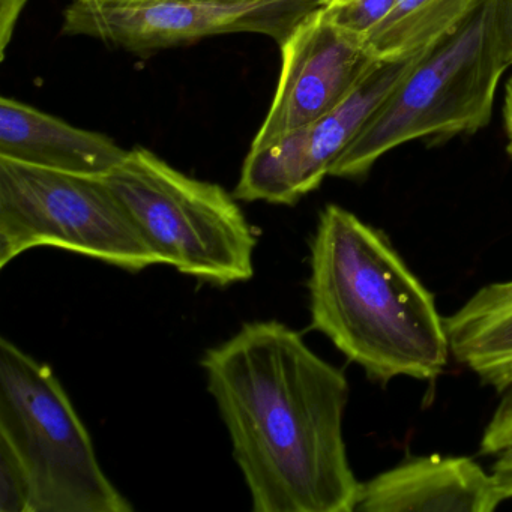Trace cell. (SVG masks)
<instances>
[{
	"mask_svg": "<svg viewBox=\"0 0 512 512\" xmlns=\"http://www.w3.org/2000/svg\"><path fill=\"white\" fill-rule=\"evenodd\" d=\"M323 0H151L134 5L85 4L65 10L62 35L88 37L139 55L226 34H260L278 44Z\"/></svg>",
	"mask_w": 512,
	"mask_h": 512,
	"instance_id": "52a82bcc",
	"label": "cell"
},
{
	"mask_svg": "<svg viewBox=\"0 0 512 512\" xmlns=\"http://www.w3.org/2000/svg\"><path fill=\"white\" fill-rule=\"evenodd\" d=\"M128 152L104 134L74 127L14 98L0 100V158L106 178Z\"/></svg>",
	"mask_w": 512,
	"mask_h": 512,
	"instance_id": "8fae6325",
	"label": "cell"
},
{
	"mask_svg": "<svg viewBox=\"0 0 512 512\" xmlns=\"http://www.w3.org/2000/svg\"><path fill=\"white\" fill-rule=\"evenodd\" d=\"M77 2L98 5H134L143 4V2H151V0H77Z\"/></svg>",
	"mask_w": 512,
	"mask_h": 512,
	"instance_id": "44dd1931",
	"label": "cell"
},
{
	"mask_svg": "<svg viewBox=\"0 0 512 512\" xmlns=\"http://www.w3.org/2000/svg\"><path fill=\"white\" fill-rule=\"evenodd\" d=\"M503 127L506 134V152L512 158V76L509 77L505 88V101H503Z\"/></svg>",
	"mask_w": 512,
	"mask_h": 512,
	"instance_id": "ffe728a7",
	"label": "cell"
},
{
	"mask_svg": "<svg viewBox=\"0 0 512 512\" xmlns=\"http://www.w3.org/2000/svg\"><path fill=\"white\" fill-rule=\"evenodd\" d=\"M494 484H496L497 491L503 499H511L512 497V446L506 448L505 451L497 454L496 463H494L493 470Z\"/></svg>",
	"mask_w": 512,
	"mask_h": 512,
	"instance_id": "d6986e66",
	"label": "cell"
},
{
	"mask_svg": "<svg viewBox=\"0 0 512 512\" xmlns=\"http://www.w3.org/2000/svg\"><path fill=\"white\" fill-rule=\"evenodd\" d=\"M209 2H218V4H248L254 0H209Z\"/></svg>",
	"mask_w": 512,
	"mask_h": 512,
	"instance_id": "7402d4cb",
	"label": "cell"
},
{
	"mask_svg": "<svg viewBox=\"0 0 512 512\" xmlns=\"http://www.w3.org/2000/svg\"><path fill=\"white\" fill-rule=\"evenodd\" d=\"M422 53L380 61L340 106L274 142L250 148L233 196L244 202L295 205L317 190Z\"/></svg>",
	"mask_w": 512,
	"mask_h": 512,
	"instance_id": "ba28073f",
	"label": "cell"
},
{
	"mask_svg": "<svg viewBox=\"0 0 512 512\" xmlns=\"http://www.w3.org/2000/svg\"><path fill=\"white\" fill-rule=\"evenodd\" d=\"M200 365L254 512H355L343 371L277 320L245 323Z\"/></svg>",
	"mask_w": 512,
	"mask_h": 512,
	"instance_id": "6da1fadb",
	"label": "cell"
},
{
	"mask_svg": "<svg viewBox=\"0 0 512 512\" xmlns=\"http://www.w3.org/2000/svg\"><path fill=\"white\" fill-rule=\"evenodd\" d=\"M0 439L25 464L34 512H130L49 365L0 340Z\"/></svg>",
	"mask_w": 512,
	"mask_h": 512,
	"instance_id": "5b68a950",
	"label": "cell"
},
{
	"mask_svg": "<svg viewBox=\"0 0 512 512\" xmlns=\"http://www.w3.org/2000/svg\"><path fill=\"white\" fill-rule=\"evenodd\" d=\"M163 265L215 286L254 275L256 235L220 185L179 172L137 148L106 178Z\"/></svg>",
	"mask_w": 512,
	"mask_h": 512,
	"instance_id": "277c9868",
	"label": "cell"
},
{
	"mask_svg": "<svg viewBox=\"0 0 512 512\" xmlns=\"http://www.w3.org/2000/svg\"><path fill=\"white\" fill-rule=\"evenodd\" d=\"M481 0H397L365 38L379 61L407 58L452 34Z\"/></svg>",
	"mask_w": 512,
	"mask_h": 512,
	"instance_id": "4fadbf2b",
	"label": "cell"
},
{
	"mask_svg": "<svg viewBox=\"0 0 512 512\" xmlns=\"http://www.w3.org/2000/svg\"><path fill=\"white\" fill-rule=\"evenodd\" d=\"M488 20V0L401 77L331 169L362 178L392 149L419 139H449L484 128L503 73Z\"/></svg>",
	"mask_w": 512,
	"mask_h": 512,
	"instance_id": "3957f363",
	"label": "cell"
},
{
	"mask_svg": "<svg viewBox=\"0 0 512 512\" xmlns=\"http://www.w3.org/2000/svg\"><path fill=\"white\" fill-rule=\"evenodd\" d=\"M479 443L482 455H497L512 446V386L502 392Z\"/></svg>",
	"mask_w": 512,
	"mask_h": 512,
	"instance_id": "2e32d148",
	"label": "cell"
},
{
	"mask_svg": "<svg viewBox=\"0 0 512 512\" xmlns=\"http://www.w3.org/2000/svg\"><path fill=\"white\" fill-rule=\"evenodd\" d=\"M331 2H334V0H323V4L325 5L331 4Z\"/></svg>",
	"mask_w": 512,
	"mask_h": 512,
	"instance_id": "603a6c76",
	"label": "cell"
},
{
	"mask_svg": "<svg viewBox=\"0 0 512 512\" xmlns=\"http://www.w3.org/2000/svg\"><path fill=\"white\" fill-rule=\"evenodd\" d=\"M491 37L506 67H512V0H488Z\"/></svg>",
	"mask_w": 512,
	"mask_h": 512,
	"instance_id": "e0dca14e",
	"label": "cell"
},
{
	"mask_svg": "<svg viewBox=\"0 0 512 512\" xmlns=\"http://www.w3.org/2000/svg\"><path fill=\"white\" fill-rule=\"evenodd\" d=\"M323 7L308 14L280 43V79L251 148L322 118L379 64L365 40L338 28Z\"/></svg>",
	"mask_w": 512,
	"mask_h": 512,
	"instance_id": "9c48e42d",
	"label": "cell"
},
{
	"mask_svg": "<svg viewBox=\"0 0 512 512\" xmlns=\"http://www.w3.org/2000/svg\"><path fill=\"white\" fill-rule=\"evenodd\" d=\"M395 4L397 0H334L323 10L338 28L365 40Z\"/></svg>",
	"mask_w": 512,
	"mask_h": 512,
	"instance_id": "9a60e30c",
	"label": "cell"
},
{
	"mask_svg": "<svg viewBox=\"0 0 512 512\" xmlns=\"http://www.w3.org/2000/svg\"><path fill=\"white\" fill-rule=\"evenodd\" d=\"M0 512H34L31 476L4 439H0Z\"/></svg>",
	"mask_w": 512,
	"mask_h": 512,
	"instance_id": "5bb4252c",
	"label": "cell"
},
{
	"mask_svg": "<svg viewBox=\"0 0 512 512\" xmlns=\"http://www.w3.org/2000/svg\"><path fill=\"white\" fill-rule=\"evenodd\" d=\"M29 0H0V55L5 58L17 22Z\"/></svg>",
	"mask_w": 512,
	"mask_h": 512,
	"instance_id": "ac0fdd59",
	"label": "cell"
},
{
	"mask_svg": "<svg viewBox=\"0 0 512 512\" xmlns=\"http://www.w3.org/2000/svg\"><path fill=\"white\" fill-rule=\"evenodd\" d=\"M41 247L128 272L163 265L106 179L0 158V268Z\"/></svg>",
	"mask_w": 512,
	"mask_h": 512,
	"instance_id": "8992f818",
	"label": "cell"
},
{
	"mask_svg": "<svg viewBox=\"0 0 512 512\" xmlns=\"http://www.w3.org/2000/svg\"><path fill=\"white\" fill-rule=\"evenodd\" d=\"M311 328L380 383L433 380L451 356L445 317L382 230L328 205L311 241Z\"/></svg>",
	"mask_w": 512,
	"mask_h": 512,
	"instance_id": "7a4b0ae2",
	"label": "cell"
},
{
	"mask_svg": "<svg viewBox=\"0 0 512 512\" xmlns=\"http://www.w3.org/2000/svg\"><path fill=\"white\" fill-rule=\"evenodd\" d=\"M493 475L467 457L428 455L361 482L359 512H491L503 502Z\"/></svg>",
	"mask_w": 512,
	"mask_h": 512,
	"instance_id": "30bf717a",
	"label": "cell"
},
{
	"mask_svg": "<svg viewBox=\"0 0 512 512\" xmlns=\"http://www.w3.org/2000/svg\"><path fill=\"white\" fill-rule=\"evenodd\" d=\"M445 328L455 361L499 394L512 386V280L481 287Z\"/></svg>",
	"mask_w": 512,
	"mask_h": 512,
	"instance_id": "7c38bea8",
	"label": "cell"
}]
</instances>
